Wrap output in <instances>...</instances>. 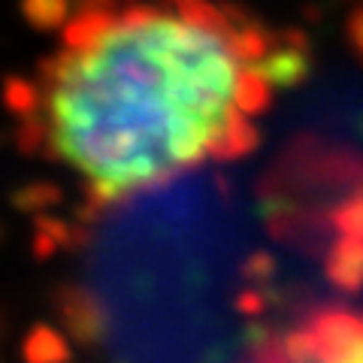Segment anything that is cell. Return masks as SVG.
<instances>
[{
  "mask_svg": "<svg viewBox=\"0 0 363 363\" xmlns=\"http://www.w3.org/2000/svg\"><path fill=\"white\" fill-rule=\"evenodd\" d=\"M267 28L212 0H79L40 70L21 143L73 167L94 203L164 185L257 145Z\"/></svg>",
  "mask_w": 363,
  "mask_h": 363,
  "instance_id": "1",
  "label": "cell"
},
{
  "mask_svg": "<svg viewBox=\"0 0 363 363\" xmlns=\"http://www.w3.org/2000/svg\"><path fill=\"white\" fill-rule=\"evenodd\" d=\"M348 40H351V45H354L357 58L363 61V6L348 18Z\"/></svg>",
  "mask_w": 363,
  "mask_h": 363,
  "instance_id": "8",
  "label": "cell"
},
{
  "mask_svg": "<svg viewBox=\"0 0 363 363\" xmlns=\"http://www.w3.org/2000/svg\"><path fill=\"white\" fill-rule=\"evenodd\" d=\"M21 16L30 28L55 30L64 28L73 16V0H21Z\"/></svg>",
  "mask_w": 363,
  "mask_h": 363,
  "instance_id": "5",
  "label": "cell"
},
{
  "mask_svg": "<svg viewBox=\"0 0 363 363\" xmlns=\"http://www.w3.org/2000/svg\"><path fill=\"white\" fill-rule=\"evenodd\" d=\"M55 200H58V188L45 185V182H37V185H28L21 191V197H16V206L18 209H43Z\"/></svg>",
  "mask_w": 363,
  "mask_h": 363,
  "instance_id": "7",
  "label": "cell"
},
{
  "mask_svg": "<svg viewBox=\"0 0 363 363\" xmlns=\"http://www.w3.org/2000/svg\"><path fill=\"white\" fill-rule=\"evenodd\" d=\"M324 272L339 291H348V294L360 291L363 288V240L339 233V240L327 252Z\"/></svg>",
  "mask_w": 363,
  "mask_h": 363,
  "instance_id": "3",
  "label": "cell"
},
{
  "mask_svg": "<svg viewBox=\"0 0 363 363\" xmlns=\"http://www.w3.org/2000/svg\"><path fill=\"white\" fill-rule=\"evenodd\" d=\"M333 221L342 236H357V240H363V194L348 197L342 206L336 209Z\"/></svg>",
  "mask_w": 363,
  "mask_h": 363,
  "instance_id": "6",
  "label": "cell"
},
{
  "mask_svg": "<svg viewBox=\"0 0 363 363\" xmlns=\"http://www.w3.org/2000/svg\"><path fill=\"white\" fill-rule=\"evenodd\" d=\"M61 318L64 327L73 333V339L85 345L100 342V333H104V312H100V303L91 297L85 288H67L61 297Z\"/></svg>",
  "mask_w": 363,
  "mask_h": 363,
  "instance_id": "2",
  "label": "cell"
},
{
  "mask_svg": "<svg viewBox=\"0 0 363 363\" xmlns=\"http://www.w3.org/2000/svg\"><path fill=\"white\" fill-rule=\"evenodd\" d=\"M21 354H25V363H67L73 354V348L58 330H55V327L37 324L25 336Z\"/></svg>",
  "mask_w": 363,
  "mask_h": 363,
  "instance_id": "4",
  "label": "cell"
}]
</instances>
